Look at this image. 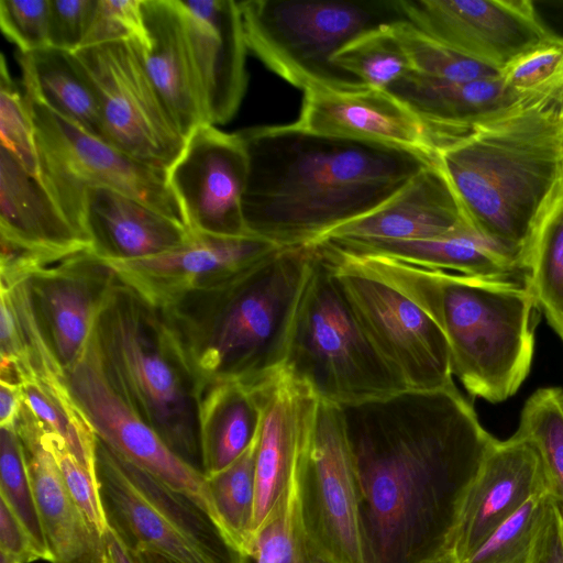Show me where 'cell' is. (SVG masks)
Wrapping results in <instances>:
<instances>
[{
  "mask_svg": "<svg viewBox=\"0 0 563 563\" xmlns=\"http://www.w3.org/2000/svg\"><path fill=\"white\" fill-rule=\"evenodd\" d=\"M358 490L365 563L451 554L468 490L495 442L455 384L339 406Z\"/></svg>",
  "mask_w": 563,
  "mask_h": 563,
  "instance_id": "cell-1",
  "label": "cell"
},
{
  "mask_svg": "<svg viewBox=\"0 0 563 563\" xmlns=\"http://www.w3.org/2000/svg\"><path fill=\"white\" fill-rule=\"evenodd\" d=\"M238 133L247 156L246 230L279 247L316 244L376 210L438 159L295 122Z\"/></svg>",
  "mask_w": 563,
  "mask_h": 563,
  "instance_id": "cell-2",
  "label": "cell"
},
{
  "mask_svg": "<svg viewBox=\"0 0 563 563\" xmlns=\"http://www.w3.org/2000/svg\"><path fill=\"white\" fill-rule=\"evenodd\" d=\"M470 224L528 268L534 234L563 194V107L528 101L438 152Z\"/></svg>",
  "mask_w": 563,
  "mask_h": 563,
  "instance_id": "cell-3",
  "label": "cell"
},
{
  "mask_svg": "<svg viewBox=\"0 0 563 563\" xmlns=\"http://www.w3.org/2000/svg\"><path fill=\"white\" fill-rule=\"evenodd\" d=\"M322 243L338 257L399 289L431 317L448 342L452 374L471 396L496 404L517 393L530 372L541 312L528 276L432 271Z\"/></svg>",
  "mask_w": 563,
  "mask_h": 563,
  "instance_id": "cell-4",
  "label": "cell"
},
{
  "mask_svg": "<svg viewBox=\"0 0 563 563\" xmlns=\"http://www.w3.org/2000/svg\"><path fill=\"white\" fill-rule=\"evenodd\" d=\"M312 260V245L280 247L162 309L199 391L221 383L256 387L282 369Z\"/></svg>",
  "mask_w": 563,
  "mask_h": 563,
  "instance_id": "cell-5",
  "label": "cell"
},
{
  "mask_svg": "<svg viewBox=\"0 0 563 563\" xmlns=\"http://www.w3.org/2000/svg\"><path fill=\"white\" fill-rule=\"evenodd\" d=\"M92 332L111 386L172 451L202 472L199 388L163 310L118 278Z\"/></svg>",
  "mask_w": 563,
  "mask_h": 563,
  "instance_id": "cell-6",
  "label": "cell"
},
{
  "mask_svg": "<svg viewBox=\"0 0 563 563\" xmlns=\"http://www.w3.org/2000/svg\"><path fill=\"white\" fill-rule=\"evenodd\" d=\"M312 246L282 368L319 400L336 406L408 389L366 334L331 263Z\"/></svg>",
  "mask_w": 563,
  "mask_h": 563,
  "instance_id": "cell-7",
  "label": "cell"
},
{
  "mask_svg": "<svg viewBox=\"0 0 563 563\" xmlns=\"http://www.w3.org/2000/svg\"><path fill=\"white\" fill-rule=\"evenodd\" d=\"M238 2L249 51L273 73L302 91L367 87L338 67L332 56L361 33L404 20L394 0Z\"/></svg>",
  "mask_w": 563,
  "mask_h": 563,
  "instance_id": "cell-8",
  "label": "cell"
},
{
  "mask_svg": "<svg viewBox=\"0 0 563 563\" xmlns=\"http://www.w3.org/2000/svg\"><path fill=\"white\" fill-rule=\"evenodd\" d=\"M97 477L109 527L131 552L152 551L176 563H244L197 504L98 438Z\"/></svg>",
  "mask_w": 563,
  "mask_h": 563,
  "instance_id": "cell-9",
  "label": "cell"
},
{
  "mask_svg": "<svg viewBox=\"0 0 563 563\" xmlns=\"http://www.w3.org/2000/svg\"><path fill=\"white\" fill-rule=\"evenodd\" d=\"M25 98L35 128L40 181L90 247L82 214L88 188L115 190L186 225L167 172L136 159Z\"/></svg>",
  "mask_w": 563,
  "mask_h": 563,
  "instance_id": "cell-10",
  "label": "cell"
},
{
  "mask_svg": "<svg viewBox=\"0 0 563 563\" xmlns=\"http://www.w3.org/2000/svg\"><path fill=\"white\" fill-rule=\"evenodd\" d=\"M74 54L98 98L104 141L167 172L186 139L146 71L140 41L86 46Z\"/></svg>",
  "mask_w": 563,
  "mask_h": 563,
  "instance_id": "cell-11",
  "label": "cell"
},
{
  "mask_svg": "<svg viewBox=\"0 0 563 563\" xmlns=\"http://www.w3.org/2000/svg\"><path fill=\"white\" fill-rule=\"evenodd\" d=\"M296 486L313 550L331 563H365L356 474L339 406L319 400Z\"/></svg>",
  "mask_w": 563,
  "mask_h": 563,
  "instance_id": "cell-12",
  "label": "cell"
},
{
  "mask_svg": "<svg viewBox=\"0 0 563 563\" xmlns=\"http://www.w3.org/2000/svg\"><path fill=\"white\" fill-rule=\"evenodd\" d=\"M331 263L366 334L408 389L430 390L454 384L448 342L431 317L413 300L314 244Z\"/></svg>",
  "mask_w": 563,
  "mask_h": 563,
  "instance_id": "cell-13",
  "label": "cell"
},
{
  "mask_svg": "<svg viewBox=\"0 0 563 563\" xmlns=\"http://www.w3.org/2000/svg\"><path fill=\"white\" fill-rule=\"evenodd\" d=\"M66 378L75 402L100 441L190 498L222 530L205 474L172 451L111 386L92 331L80 356L66 371Z\"/></svg>",
  "mask_w": 563,
  "mask_h": 563,
  "instance_id": "cell-14",
  "label": "cell"
},
{
  "mask_svg": "<svg viewBox=\"0 0 563 563\" xmlns=\"http://www.w3.org/2000/svg\"><path fill=\"white\" fill-rule=\"evenodd\" d=\"M400 16L452 49L501 71L554 38L531 0H394Z\"/></svg>",
  "mask_w": 563,
  "mask_h": 563,
  "instance_id": "cell-15",
  "label": "cell"
},
{
  "mask_svg": "<svg viewBox=\"0 0 563 563\" xmlns=\"http://www.w3.org/2000/svg\"><path fill=\"white\" fill-rule=\"evenodd\" d=\"M186 227L198 233L247 235L242 200L247 180V156L239 133L202 123L186 137L167 169Z\"/></svg>",
  "mask_w": 563,
  "mask_h": 563,
  "instance_id": "cell-16",
  "label": "cell"
},
{
  "mask_svg": "<svg viewBox=\"0 0 563 563\" xmlns=\"http://www.w3.org/2000/svg\"><path fill=\"white\" fill-rule=\"evenodd\" d=\"M280 249L258 236H223L192 232L165 253L108 262L120 282L148 303L165 309L186 294L219 284Z\"/></svg>",
  "mask_w": 563,
  "mask_h": 563,
  "instance_id": "cell-17",
  "label": "cell"
},
{
  "mask_svg": "<svg viewBox=\"0 0 563 563\" xmlns=\"http://www.w3.org/2000/svg\"><path fill=\"white\" fill-rule=\"evenodd\" d=\"M298 126L438 157L451 139L385 89L303 91Z\"/></svg>",
  "mask_w": 563,
  "mask_h": 563,
  "instance_id": "cell-18",
  "label": "cell"
},
{
  "mask_svg": "<svg viewBox=\"0 0 563 563\" xmlns=\"http://www.w3.org/2000/svg\"><path fill=\"white\" fill-rule=\"evenodd\" d=\"M118 276L92 251L44 266L27 278L41 328L65 372L80 356Z\"/></svg>",
  "mask_w": 563,
  "mask_h": 563,
  "instance_id": "cell-19",
  "label": "cell"
},
{
  "mask_svg": "<svg viewBox=\"0 0 563 563\" xmlns=\"http://www.w3.org/2000/svg\"><path fill=\"white\" fill-rule=\"evenodd\" d=\"M548 492L541 457L517 432L495 440L468 490L451 554L467 560L486 539L529 499Z\"/></svg>",
  "mask_w": 563,
  "mask_h": 563,
  "instance_id": "cell-20",
  "label": "cell"
},
{
  "mask_svg": "<svg viewBox=\"0 0 563 563\" xmlns=\"http://www.w3.org/2000/svg\"><path fill=\"white\" fill-rule=\"evenodd\" d=\"M258 388L263 418L256 449L253 534L296 479L319 402L284 368Z\"/></svg>",
  "mask_w": 563,
  "mask_h": 563,
  "instance_id": "cell-21",
  "label": "cell"
},
{
  "mask_svg": "<svg viewBox=\"0 0 563 563\" xmlns=\"http://www.w3.org/2000/svg\"><path fill=\"white\" fill-rule=\"evenodd\" d=\"M203 93L208 122L224 124L247 88V44L239 2L179 0Z\"/></svg>",
  "mask_w": 563,
  "mask_h": 563,
  "instance_id": "cell-22",
  "label": "cell"
},
{
  "mask_svg": "<svg viewBox=\"0 0 563 563\" xmlns=\"http://www.w3.org/2000/svg\"><path fill=\"white\" fill-rule=\"evenodd\" d=\"M0 241L37 269L91 251L42 183L0 147Z\"/></svg>",
  "mask_w": 563,
  "mask_h": 563,
  "instance_id": "cell-23",
  "label": "cell"
},
{
  "mask_svg": "<svg viewBox=\"0 0 563 563\" xmlns=\"http://www.w3.org/2000/svg\"><path fill=\"white\" fill-rule=\"evenodd\" d=\"M15 430L23 445L51 563H104L103 536L74 499L43 441L41 423L24 404Z\"/></svg>",
  "mask_w": 563,
  "mask_h": 563,
  "instance_id": "cell-24",
  "label": "cell"
},
{
  "mask_svg": "<svg viewBox=\"0 0 563 563\" xmlns=\"http://www.w3.org/2000/svg\"><path fill=\"white\" fill-rule=\"evenodd\" d=\"M142 11L146 71L186 139L209 122L181 5L179 0H143Z\"/></svg>",
  "mask_w": 563,
  "mask_h": 563,
  "instance_id": "cell-25",
  "label": "cell"
},
{
  "mask_svg": "<svg viewBox=\"0 0 563 563\" xmlns=\"http://www.w3.org/2000/svg\"><path fill=\"white\" fill-rule=\"evenodd\" d=\"M467 223L461 203L437 159L376 210L336 228L324 239L421 240L442 235Z\"/></svg>",
  "mask_w": 563,
  "mask_h": 563,
  "instance_id": "cell-26",
  "label": "cell"
},
{
  "mask_svg": "<svg viewBox=\"0 0 563 563\" xmlns=\"http://www.w3.org/2000/svg\"><path fill=\"white\" fill-rule=\"evenodd\" d=\"M82 214L91 251L108 262L155 256L191 235L183 223L109 188H88Z\"/></svg>",
  "mask_w": 563,
  "mask_h": 563,
  "instance_id": "cell-27",
  "label": "cell"
},
{
  "mask_svg": "<svg viewBox=\"0 0 563 563\" xmlns=\"http://www.w3.org/2000/svg\"><path fill=\"white\" fill-rule=\"evenodd\" d=\"M355 255L388 257L417 267L484 277H523V262L492 242L471 224L439 236L407 241H347L324 239Z\"/></svg>",
  "mask_w": 563,
  "mask_h": 563,
  "instance_id": "cell-28",
  "label": "cell"
},
{
  "mask_svg": "<svg viewBox=\"0 0 563 563\" xmlns=\"http://www.w3.org/2000/svg\"><path fill=\"white\" fill-rule=\"evenodd\" d=\"M387 90L450 139L530 101L511 90L500 75L470 81H442L409 73Z\"/></svg>",
  "mask_w": 563,
  "mask_h": 563,
  "instance_id": "cell-29",
  "label": "cell"
},
{
  "mask_svg": "<svg viewBox=\"0 0 563 563\" xmlns=\"http://www.w3.org/2000/svg\"><path fill=\"white\" fill-rule=\"evenodd\" d=\"M263 418L258 387L221 383L199 391L202 473L211 477L238 460L257 438Z\"/></svg>",
  "mask_w": 563,
  "mask_h": 563,
  "instance_id": "cell-30",
  "label": "cell"
},
{
  "mask_svg": "<svg viewBox=\"0 0 563 563\" xmlns=\"http://www.w3.org/2000/svg\"><path fill=\"white\" fill-rule=\"evenodd\" d=\"M24 95L103 140L98 98L74 53L46 46L18 52Z\"/></svg>",
  "mask_w": 563,
  "mask_h": 563,
  "instance_id": "cell-31",
  "label": "cell"
},
{
  "mask_svg": "<svg viewBox=\"0 0 563 563\" xmlns=\"http://www.w3.org/2000/svg\"><path fill=\"white\" fill-rule=\"evenodd\" d=\"M23 404L49 431L62 437L69 450L97 474V435L75 402L67 378L25 377Z\"/></svg>",
  "mask_w": 563,
  "mask_h": 563,
  "instance_id": "cell-32",
  "label": "cell"
},
{
  "mask_svg": "<svg viewBox=\"0 0 563 563\" xmlns=\"http://www.w3.org/2000/svg\"><path fill=\"white\" fill-rule=\"evenodd\" d=\"M528 280L540 311L563 342V194L534 234L528 254Z\"/></svg>",
  "mask_w": 563,
  "mask_h": 563,
  "instance_id": "cell-33",
  "label": "cell"
},
{
  "mask_svg": "<svg viewBox=\"0 0 563 563\" xmlns=\"http://www.w3.org/2000/svg\"><path fill=\"white\" fill-rule=\"evenodd\" d=\"M516 432L537 449L548 493L563 517V388L537 389L522 407Z\"/></svg>",
  "mask_w": 563,
  "mask_h": 563,
  "instance_id": "cell-34",
  "label": "cell"
},
{
  "mask_svg": "<svg viewBox=\"0 0 563 563\" xmlns=\"http://www.w3.org/2000/svg\"><path fill=\"white\" fill-rule=\"evenodd\" d=\"M257 439L231 465L207 478L222 530L243 555L253 537Z\"/></svg>",
  "mask_w": 563,
  "mask_h": 563,
  "instance_id": "cell-35",
  "label": "cell"
},
{
  "mask_svg": "<svg viewBox=\"0 0 563 563\" xmlns=\"http://www.w3.org/2000/svg\"><path fill=\"white\" fill-rule=\"evenodd\" d=\"M332 62L363 85L385 90L412 71L409 56L390 23L361 33L342 46Z\"/></svg>",
  "mask_w": 563,
  "mask_h": 563,
  "instance_id": "cell-36",
  "label": "cell"
},
{
  "mask_svg": "<svg viewBox=\"0 0 563 563\" xmlns=\"http://www.w3.org/2000/svg\"><path fill=\"white\" fill-rule=\"evenodd\" d=\"M313 551L301 525L295 479L253 534L244 563H310Z\"/></svg>",
  "mask_w": 563,
  "mask_h": 563,
  "instance_id": "cell-37",
  "label": "cell"
},
{
  "mask_svg": "<svg viewBox=\"0 0 563 563\" xmlns=\"http://www.w3.org/2000/svg\"><path fill=\"white\" fill-rule=\"evenodd\" d=\"M390 26L409 56L411 73L442 81H470L500 75L499 70L452 49L406 20L391 22Z\"/></svg>",
  "mask_w": 563,
  "mask_h": 563,
  "instance_id": "cell-38",
  "label": "cell"
},
{
  "mask_svg": "<svg viewBox=\"0 0 563 563\" xmlns=\"http://www.w3.org/2000/svg\"><path fill=\"white\" fill-rule=\"evenodd\" d=\"M0 499L21 521L46 561L52 562L29 476L23 445L15 427L0 428Z\"/></svg>",
  "mask_w": 563,
  "mask_h": 563,
  "instance_id": "cell-39",
  "label": "cell"
},
{
  "mask_svg": "<svg viewBox=\"0 0 563 563\" xmlns=\"http://www.w3.org/2000/svg\"><path fill=\"white\" fill-rule=\"evenodd\" d=\"M550 501L548 492L533 496L463 563H531Z\"/></svg>",
  "mask_w": 563,
  "mask_h": 563,
  "instance_id": "cell-40",
  "label": "cell"
},
{
  "mask_svg": "<svg viewBox=\"0 0 563 563\" xmlns=\"http://www.w3.org/2000/svg\"><path fill=\"white\" fill-rule=\"evenodd\" d=\"M504 82L520 97L563 107V42H545L522 54L501 71Z\"/></svg>",
  "mask_w": 563,
  "mask_h": 563,
  "instance_id": "cell-41",
  "label": "cell"
},
{
  "mask_svg": "<svg viewBox=\"0 0 563 563\" xmlns=\"http://www.w3.org/2000/svg\"><path fill=\"white\" fill-rule=\"evenodd\" d=\"M0 142L33 177L40 180V156L31 110L13 81L3 55L0 62Z\"/></svg>",
  "mask_w": 563,
  "mask_h": 563,
  "instance_id": "cell-42",
  "label": "cell"
},
{
  "mask_svg": "<svg viewBox=\"0 0 563 563\" xmlns=\"http://www.w3.org/2000/svg\"><path fill=\"white\" fill-rule=\"evenodd\" d=\"M41 427L43 441L52 453L70 494L91 525L104 536L109 523L100 497L97 474L69 450L62 437L47 430L42 423Z\"/></svg>",
  "mask_w": 563,
  "mask_h": 563,
  "instance_id": "cell-43",
  "label": "cell"
},
{
  "mask_svg": "<svg viewBox=\"0 0 563 563\" xmlns=\"http://www.w3.org/2000/svg\"><path fill=\"white\" fill-rule=\"evenodd\" d=\"M49 0H0L1 31L19 52L49 46Z\"/></svg>",
  "mask_w": 563,
  "mask_h": 563,
  "instance_id": "cell-44",
  "label": "cell"
},
{
  "mask_svg": "<svg viewBox=\"0 0 563 563\" xmlns=\"http://www.w3.org/2000/svg\"><path fill=\"white\" fill-rule=\"evenodd\" d=\"M142 1L98 0L82 47L126 40L143 43L145 30Z\"/></svg>",
  "mask_w": 563,
  "mask_h": 563,
  "instance_id": "cell-45",
  "label": "cell"
},
{
  "mask_svg": "<svg viewBox=\"0 0 563 563\" xmlns=\"http://www.w3.org/2000/svg\"><path fill=\"white\" fill-rule=\"evenodd\" d=\"M49 1V46L77 52L84 46L98 0Z\"/></svg>",
  "mask_w": 563,
  "mask_h": 563,
  "instance_id": "cell-46",
  "label": "cell"
},
{
  "mask_svg": "<svg viewBox=\"0 0 563 563\" xmlns=\"http://www.w3.org/2000/svg\"><path fill=\"white\" fill-rule=\"evenodd\" d=\"M0 553L19 563L46 561L30 533L2 499H0Z\"/></svg>",
  "mask_w": 563,
  "mask_h": 563,
  "instance_id": "cell-47",
  "label": "cell"
},
{
  "mask_svg": "<svg viewBox=\"0 0 563 563\" xmlns=\"http://www.w3.org/2000/svg\"><path fill=\"white\" fill-rule=\"evenodd\" d=\"M531 563H563V517L552 498Z\"/></svg>",
  "mask_w": 563,
  "mask_h": 563,
  "instance_id": "cell-48",
  "label": "cell"
},
{
  "mask_svg": "<svg viewBox=\"0 0 563 563\" xmlns=\"http://www.w3.org/2000/svg\"><path fill=\"white\" fill-rule=\"evenodd\" d=\"M23 406L21 385L0 379V428H13Z\"/></svg>",
  "mask_w": 563,
  "mask_h": 563,
  "instance_id": "cell-49",
  "label": "cell"
},
{
  "mask_svg": "<svg viewBox=\"0 0 563 563\" xmlns=\"http://www.w3.org/2000/svg\"><path fill=\"white\" fill-rule=\"evenodd\" d=\"M103 541L106 548L104 563H137L131 551L110 527L103 536Z\"/></svg>",
  "mask_w": 563,
  "mask_h": 563,
  "instance_id": "cell-50",
  "label": "cell"
},
{
  "mask_svg": "<svg viewBox=\"0 0 563 563\" xmlns=\"http://www.w3.org/2000/svg\"><path fill=\"white\" fill-rule=\"evenodd\" d=\"M137 563H176L152 551L131 552Z\"/></svg>",
  "mask_w": 563,
  "mask_h": 563,
  "instance_id": "cell-51",
  "label": "cell"
},
{
  "mask_svg": "<svg viewBox=\"0 0 563 563\" xmlns=\"http://www.w3.org/2000/svg\"><path fill=\"white\" fill-rule=\"evenodd\" d=\"M310 563H331L313 551Z\"/></svg>",
  "mask_w": 563,
  "mask_h": 563,
  "instance_id": "cell-52",
  "label": "cell"
},
{
  "mask_svg": "<svg viewBox=\"0 0 563 563\" xmlns=\"http://www.w3.org/2000/svg\"><path fill=\"white\" fill-rule=\"evenodd\" d=\"M0 563H19V562L0 553Z\"/></svg>",
  "mask_w": 563,
  "mask_h": 563,
  "instance_id": "cell-53",
  "label": "cell"
},
{
  "mask_svg": "<svg viewBox=\"0 0 563 563\" xmlns=\"http://www.w3.org/2000/svg\"><path fill=\"white\" fill-rule=\"evenodd\" d=\"M438 563H457V562L455 561V559L453 558V555H449V556H446L445 559L441 560V561H440V562H438Z\"/></svg>",
  "mask_w": 563,
  "mask_h": 563,
  "instance_id": "cell-54",
  "label": "cell"
}]
</instances>
